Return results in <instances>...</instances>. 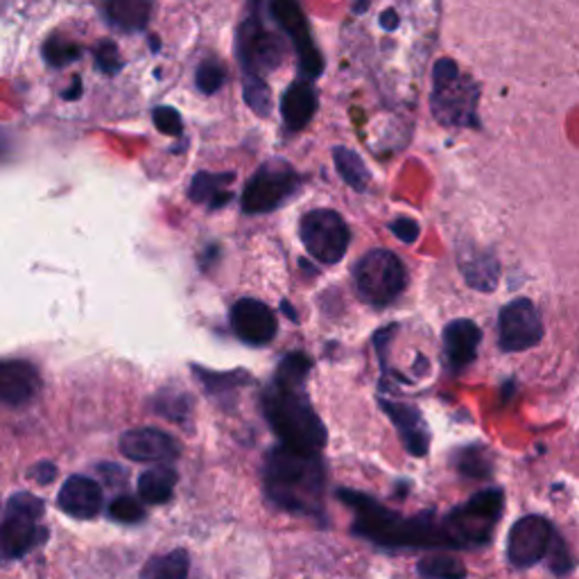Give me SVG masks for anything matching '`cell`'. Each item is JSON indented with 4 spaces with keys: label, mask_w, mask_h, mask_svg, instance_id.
<instances>
[{
    "label": "cell",
    "mask_w": 579,
    "mask_h": 579,
    "mask_svg": "<svg viewBox=\"0 0 579 579\" xmlns=\"http://www.w3.org/2000/svg\"><path fill=\"white\" fill-rule=\"evenodd\" d=\"M340 500L353 510V534L367 539L381 548H453L458 543L451 534L449 521L438 519L434 514L419 517H401L374 498L353 491L340 489Z\"/></svg>",
    "instance_id": "1"
},
{
    "label": "cell",
    "mask_w": 579,
    "mask_h": 579,
    "mask_svg": "<svg viewBox=\"0 0 579 579\" xmlns=\"http://www.w3.org/2000/svg\"><path fill=\"white\" fill-rule=\"evenodd\" d=\"M324 482L326 473L320 453H300L278 444L265 455V495L283 512L320 517L324 512Z\"/></svg>",
    "instance_id": "2"
},
{
    "label": "cell",
    "mask_w": 579,
    "mask_h": 579,
    "mask_svg": "<svg viewBox=\"0 0 579 579\" xmlns=\"http://www.w3.org/2000/svg\"><path fill=\"white\" fill-rule=\"evenodd\" d=\"M302 387L272 381L263 392L261 408L283 446L300 453H322L326 428Z\"/></svg>",
    "instance_id": "3"
},
{
    "label": "cell",
    "mask_w": 579,
    "mask_h": 579,
    "mask_svg": "<svg viewBox=\"0 0 579 579\" xmlns=\"http://www.w3.org/2000/svg\"><path fill=\"white\" fill-rule=\"evenodd\" d=\"M43 500L21 491L8 500L6 517L0 521V555L21 559L48 539V528L41 526Z\"/></svg>",
    "instance_id": "4"
},
{
    "label": "cell",
    "mask_w": 579,
    "mask_h": 579,
    "mask_svg": "<svg viewBox=\"0 0 579 579\" xmlns=\"http://www.w3.org/2000/svg\"><path fill=\"white\" fill-rule=\"evenodd\" d=\"M353 281L355 293L362 302L374 308H385L401 297L408 285V272L396 254L387 249H374L357 261Z\"/></svg>",
    "instance_id": "5"
},
{
    "label": "cell",
    "mask_w": 579,
    "mask_h": 579,
    "mask_svg": "<svg viewBox=\"0 0 579 579\" xmlns=\"http://www.w3.org/2000/svg\"><path fill=\"white\" fill-rule=\"evenodd\" d=\"M475 85L462 76L455 61L440 59L432 68V114L442 125H471L475 116Z\"/></svg>",
    "instance_id": "6"
},
{
    "label": "cell",
    "mask_w": 579,
    "mask_h": 579,
    "mask_svg": "<svg viewBox=\"0 0 579 579\" xmlns=\"http://www.w3.org/2000/svg\"><path fill=\"white\" fill-rule=\"evenodd\" d=\"M504 493L500 489H482L446 517L458 550L478 548L491 541V534L502 517Z\"/></svg>",
    "instance_id": "7"
},
{
    "label": "cell",
    "mask_w": 579,
    "mask_h": 579,
    "mask_svg": "<svg viewBox=\"0 0 579 579\" xmlns=\"http://www.w3.org/2000/svg\"><path fill=\"white\" fill-rule=\"evenodd\" d=\"M300 234L308 254L324 265L340 263L351 243V234L346 223L342 220V215L328 208L306 213L302 217Z\"/></svg>",
    "instance_id": "8"
},
{
    "label": "cell",
    "mask_w": 579,
    "mask_h": 579,
    "mask_svg": "<svg viewBox=\"0 0 579 579\" xmlns=\"http://www.w3.org/2000/svg\"><path fill=\"white\" fill-rule=\"evenodd\" d=\"M297 173L285 161H267L256 170V175L247 181L243 193V210L258 215L272 213L278 208L297 188Z\"/></svg>",
    "instance_id": "9"
},
{
    "label": "cell",
    "mask_w": 579,
    "mask_h": 579,
    "mask_svg": "<svg viewBox=\"0 0 579 579\" xmlns=\"http://www.w3.org/2000/svg\"><path fill=\"white\" fill-rule=\"evenodd\" d=\"M557 539L552 523L546 517L530 514L519 519L507 534V559L514 568H532L548 559Z\"/></svg>",
    "instance_id": "10"
},
{
    "label": "cell",
    "mask_w": 579,
    "mask_h": 579,
    "mask_svg": "<svg viewBox=\"0 0 579 579\" xmlns=\"http://www.w3.org/2000/svg\"><path fill=\"white\" fill-rule=\"evenodd\" d=\"M269 10H272V17L276 19V23L285 30L290 41H293V46L297 48L300 66H302L304 76L308 80L320 78L324 70V59L313 41L311 26L300 6V0H272Z\"/></svg>",
    "instance_id": "11"
},
{
    "label": "cell",
    "mask_w": 579,
    "mask_h": 579,
    "mask_svg": "<svg viewBox=\"0 0 579 579\" xmlns=\"http://www.w3.org/2000/svg\"><path fill=\"white\" fill-rule=\"evenodd\" d=\"M238 55L245 68V76H261L272 72L285 57V43L278 35L267 30L256 12L238 30Z\"/></svg>",
    "instance_id": "12"
},
{
    "label": "cell",
    "mask_w": 579,
    "mask_h": 579,
    "mask_svg": "<svg viewBox=\"0 0 579 579\" xmlns=\"http://www.w3.org/2000/svg\"><path fill=\"white\" fill-rule=\"evenodd\" d=\"M543 337V324L530 300H514L500 311L498 344L507 353H519L537 346Z\"/></svg>",
    "instance_id": "13"
},
{
    "label": "cell",
    "mask_w": 579,
    "mask_h": 579,
    "mask_svg": "<svg viewBox=\"0 0 579 579\" xmlns=\"http://www.w3.org/2000/svg\"><path fill=\"white\" fill-rule=\"evenodd\" d=\"M120 453L131 462H173L179 455V444L164 430L136 428L120 438Z\"/></svg>",
    "instance_id": "14"
},
{
    "label": "cell",
    "mask_w": 579,
    "mask_h": 579,
    "mask_svg": "<svg viewBox=\"0 0 579 579\" xmlns=\"http://www.w3.org/2000/svg\"><path fill=\"white\" fill-rule=\"evenodd\" d=\"M232 328L245 344L263 346L276 337L278 322L269 306L258 300H241L232 308Z\"/></svg>",
    "instance_id": "15"
},
{
    "label": "cell",
    "mask_w": 579,
    "mask_h": 579,
    "mask_svg": "<svg viewBox=\"0 0 579 579\" xmlns=\"http://www.w3.org/2000/svg\"><path fill=\"white\" fill-rule=\"evenodd\" d=\"M41 390V376L28 360H0V403L28 405Z\"/></svg>",
    "instance_id": "16"
},
{
    "label": "cell",
    "mask_w": 579,
    "mask_h": 579,
    "mask_svg": "<svg viewBox=\"0 0 579 579\" xmlns=\"http://www.w3.org/2000/svg\"><path fill=\"white\" fill-rule=\"evenodd\" d=\"M57 507L72 519H96L102 510V487L87 475H70L57 493Z\"/></svg>",
    "instance_id": "17"
},
{
    "label": "cell",
    "mask_w": 579,
    "mask_h": 579,
    "mask_svg": "<svg viewBox=\"0 0 579 579\" xmlns=\"http://www.w3.org/2000/svg\"><path fill=\"white\" fill-rule=\"evenodd\" d=\"M381 408L394 423L405 451L414 458H425L430 451V430L421 412L408 403H396L387 399H381Z\"/></svg>",
    "instance_id": "18"
},
{
    "label": "cell",
    "mask_w": 579,
    "mask_h": 579,
    "mask_svg": "<svg viewBox=\"0 0 579 579\" xmlns=\"http://www.w3.org/2000/svg\"><path fill=\"white\" fill-rule=\"evenodd\" d=\"M482 331L471 320H455L444 331V351L451 370L462 372L478 355Z\"/></svg>",
    "instance_id": "19"
},
{
    "label": "cell",
    "mask_w": 579,
    "mask_h": 579,
    "mask_svg": "<svg viewBox=\"0 0 579 579\" xmlns=\"http://www.w3.org/2000/svg\"><path fill=\"white\" fill-rule=\"evenodd\" d=\"M317 111V94L308 80H297L290 85L281 100V114L287 129H304Z\"/></svg>",
    "instance_id": "20"
},
{
    "label": "cell",
    "mask_w": 579,
    "mask_h": 579,
    "mask_svg": "<svg viewBox=\"0 0 579 579\" xmlns=\"http://www.w3.org/2000/svg\"><path fill=\"white\" fill-rule=\"evenodd\" d=\"M102 14L120 32H138L150 23L153 0H102Z\"/></svg>",
    "instance_id": "21"
},
{
    "label": "cell",
    "mask_w": 579,
    "mask_h": 579,
    "mask_svg": "<svg viewBox=\"0 0 579 579\" xmlns=\"http://www.w3.org/2000/svg\"><path fill=\"white\" fill-rule=\"evenodd\" d=\"M234 179H236L234 173H223V175L197 173L190 188H188V195H190L193 202L206 204L210 210H217L232 199V190H227V186Z\"/></svg>",
    "instance_id": "22"
},
{
    "label": "cell",
    "mask_w": 579,
    "mask_h": 579,
    "mask_svg": "<svg viewBox=\"0 0 579 579\" xmlns=\"http://www.w3.org/2000/svg\"><path fill=\"white\" fill-rule=\"evenodd\" d=\"M177 484V471L173 467H157L138 478V493L145 502L164 504L173 498Z\"/></svg>",
    "instance_id": "23"
},
{
    "label": "cell",
    "mask_w": 579,
    "mask_h": 579,
    "mask_svg": "<svg viewBox=\"0 0 579 579\" xmlns=\"http://www.w3.org/2000/svg\"><path fill=\"white\" fill-rule=\"evenodd\" d=\"M464 278L471 287L480 290V293H491L498 285V263L491 254H480V252H471L462 258L460 263Z\"/></svg>",
    "instance_id": "24"
},
{
    "label": "cell",
    "mask_w": 579,
    "mask_h": 579,
    "mask_svg": "<svg viewBox=\"0 0 579 579\" xmlns=\"http://www.w3.org/2000/svg\"><path fill=\"white\" fill-rule=\"evenodd\" d=\"M190 557L186 550L177 548L166 555L153 557L143 568V579H188Z\"/></svg>",
    "instance_id": "25"
},
{
    "label": "cell",
    "mask_w": 579,
    "mask_h": 579,
    "mask_svg": "<svg viewBox=\"0 0 579 579\" xmlns=\"http://www.w3.org/2000/svg\"><path fill=\"white\" fill-rule=\"evenodd\" d=\"M333 161H335V168L340 173V177L357 193H365L372 184V175L365 166V161H362L357 157V153L349 150V148H335L333 150Z\"/></svg>",
    "instance_id": "26"
},
{
    "label": "cell",
    "mask_w": 579,
    "mask_h": 579,
    "mask_svg": "<svg viewBox=\"0 0 579 579\" xmlns=\"http://www.w3.org/2000/svg\"><path fill=\"white\" fill-rule=\"evenodd\" d=\"M421 579H467V566L453 555H430L416 566Z\"/></svg>",
    "instance_id": "27"
},
{
    "label": "cell",
    "mask_w": 579,
    "mask_h": 579,
    "mask_svg": "<svg viewBox=\"0 0 579 579\" xmlns=\"http://www.w3.org/2000/svg\"><path fill=\"white\" fill-rule=\"evenodd\" d=\"M193 372L199 379V383L204 385V390L215 394V396L234 392V390H238V387H243V385H247L252 381V376L247 372H243V370H236V372H210V370L193 365Z\"/></svg>",
    "instance_id": "28"
},
{
    "label": "cell",
    "mask_w": 579,
    "mask_h": 579,
    "mask_svg": "<svg viewBox=\"0 0 579 579\" xmlns=\"http://www.w3.org/2000/svg\"><path fill=\"white\" fill-rule=\"evenodd\" d=\"M153 410L175 423H184L190 416L193 403L188 399V394L177 392V390H164L153 399Z\"/></svg>",
    "instance_id": "29"
},
{
    "label": "cell",
    "mask_w": 579,
    "mask_h": 579,
    "mask_svg": "<svg viewBox=\"0 0 579 579\" xmlns=\"http://www.w3.org/2000/svg\"><path fill=\"white\" fill-rule=\"evenodd\" d=\"M311 367H313V362L306 353H300V351L287 353L281 360V365L274 374V381L283 383V385H304Z\"/></svg>",
    "instance_id": "30"
},
{
    "label": "cell",
    "mask_w": 579,
    "mask_h": 579,
    "mask_svg": "<svg viewBox=\"0 0 579 579\" xmlns=\"http://www.w3.org/2000/svg\"><path fill=\"white\" fill-rule=\"evenodd\" d=\"M195 82H197V89L206 96H213L220 91L227 82V70L223 63H217L215 59H206L199 63L197 72H195Z\"/></svg>",
    "instance_id": "31"
},
{
    "label": "cell",
    "mask_w": 579,
    "mask_h": 579,
    "mask_svg": "<svg viewBox=\"0 0 579 579\" xmlns=\"http://www.w3.org/2000/svg\"><path fill=\"white\" fill-rule=\"evenodd\" d=\"M455 467L462 475H469V478H487L491 473L489 455L480 446H469V449L460 451L455 458Z\"/></svg>",
    "instance_id": "32"
},
{
    "label": "cell",
    "mask_w": 579,
    "mask_h": 579,
    "mask_svg": "<svg viewBox=\"0 0 579 579\" xmlns=\"http://www.w3.org/2000/svg\"><path fill=\"white\" fill-rule=\"evenodd\" d=\"M245 102L249 109L258 116H267L272 109V94L269 87L263 82L261 76H245V87H243Z\"/></svg>",
    "instance_id": "33"
},
{
    "label": "cell",
    "mask_w": 579,
    "mask_h": 579,
    "mask_svg": "<svg viewBox=\"0 0 579 579\" xmlns=\"http://www.w3.org/2000/svg\"><path fill=\"white\" fill-rule=\"evenodd\" d=\"M82 55L80 46L72 43V41H63L61 37H50L46 43H43V59L55 66V68H61L70 61H76L78 57Z\"/></svg>",
    "instance_id": "34"
},
{
    "label": "cell",
    "mask_w": 579,
    "mask_h": 579,
    "mask_svg": "<svg viewBox=\"0 0 579 579\" xmlns=\"http://www.w3.org/2000/svg\"><path fill=\"white\" fill-rule=\"evenodd\" d=\"M109 517L118 523H140L145 519V507L134 495H118L109 504Z\"/></svg>",
    "instance_id": "35"
},
{
    "label": "cell",
    "mask_w": 579,
    "mask_h": 579,
    "mask_svg": "<svg viewBox=\"0 0 579 579\" xmlns=\"http://www.w3.org/2000/svg\"><path fill=\"white\" fill-rule=\"evenodd\" d=\"M548 563H550V570L559 577H566L572 568H575V561H572V555L566 546V541L557 534L552 548H550V555H548Z\"/></svg>",
    "instance_id": "36"
},
{
    "label": "cell",
    "mask_w": 579,
    "mask_h": 579,
    "mask_svg": "<svg viewBox=\"0 0 579 579\" xmlns=\"http://www.w3.org/2000/svg\"><path fill=\"white\" fill-rule=\"evenodd\" d=\"M96 63H98V70L105 72V76H116V72L122 68L118 48L111 41H102L96 48Z\"/></svg>",
    "instance_id": "37"
},
{
    "label": "cell",
    "mask_w": 579,
    "mask_h": 579,
    "mask_svg": "<svg viewBox=\"0 0 579 579\" xmlns=\"http://www.w3.org/2000/svg\"><path fill=\"white\" fill-rule=\"evenodd\" d=\"M153 120L157 125V129L161 134H168V136H181L184 131V125H181V116L177 109L173 107H157L153 111Z\"/></svg>",
    "instance_id": "38"
},
{
    "label": "cell",
    "mask_w": 579,
    "mask_h": 579,
    "mask_svg": "<svg viewBox=\"0 0 579 579\" xmlns=\"http://www.w3.org/2000/svg\"><path fill=\"white\" fill-rule=\"evenodd\" d=\"M390 229H392V234H394L401 243H405V245L416 243V238H419V234H421L419 225H416L414 220H410V217H399V220H394V223L390 225Z\"/></svg>",
    "instance_id": "39"
},
{
    "label": "cell",
    "mask_w": 579,
    "mask_h": 579,
    "mask_svg": "<svg viewBox=\"0 0 579 579\" xmlns=\"http://www.w3.org/2000/svg\"><path fill=\"white\" fill-rule=\"evenodd\" d=\"M379 26H381L383 32L394 35V32L401 30V26H403V17H401V12H399L396 8H387V10H383L381 17H379Z\"/></svg>",
    "instance_id": "40"
},
{
    "label": "cell",
    "mask_w": 579,
    "mask_h": 579,
    "mask_svg": "<svg viewBox=\"0 0 579 579\" xmlns=\"http://www.w3.org/2000/svg\"><path fill=\"white\" fill-rule=\"evenodd\" d=\"M98 473H100V478L107 482V484H122L125 480H127V473H125V469L122 467H118V464H114V462H105V464H100L98 467Z\"/></svg>",
    "instance_id": "41"
},
{
    "label": "cell",
    "mask_w": 579,
    "mask_h": 579,
    "mask_svg": "<svg viewBox=\"0 0 579 579\" xmlns=\"http://www.w3.org/2000/svg\"><path fill=\"white\" fill-rule=\"evenodd\" d=\"M30 478L37 482V484H50L55 478H57V467L52 462H41L37 464L32 471H30Z\"/></svg>",
    "instance_id": "42"
},
{
    "label": "cell",
    "mask_w": 579,
    "mask_h": 579,
    "mask_svg": "<svg viewBox=\"0 0 579 579\" xmlns=\"http://www.w3.org/2000/svg\"><path fill=\"white\" fill-rule=\"evenodd\" d=\"M80 94H82V82H80V78H76V80H72V87L68 91H63V98L66 100H76Z\"/></svg>",
    "instance_id": "43"
},
{
    "label": "cell",
    "mask_w": 579,
    "mask_h": 579,
    "mask_svg": "<svg viewBox=\"0 0 579 579\" xmlns=\"http://www.w3.org/2000/svg\"><path fill=\"white\" fill-rule=\"evenodd\" d=\"M283 311L287 313V317H290V320H293V322H297V313H295L293 308H290V304H287V302H283Z\"/></svg>",
    "instance_id": "44"
}]
</instances>
